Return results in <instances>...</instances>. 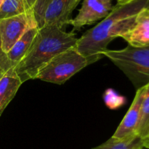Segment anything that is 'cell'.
I'll return each instance as SVG.
<instances>
[{"label":"cell","instance_id":"6da1fadb","mask_svg":"<svg viewBox=\"0 0 149 149\" xmlns=\"http://www.w3.org/2000/svg\"><path fill=\"white\" fill-rule=\"evenodd\" d=\"M149 7V0H134L118 4L95 27L78 39L76 49L87 58L90 64L101 59L109 44L129 31L135 25L138 13Z\"/></svg>","mask_w":149,"mask_h":149},{"label":"cell","instance_id":"7a4b0ae2","mask_svg":"<svg viewBox=\"0 0 149 149\" xmlns=\"http://www.w3.org/2000/svg\"><path fill=\"white\" fill-rule=\"evenodd\" d=\"M77 40L74 32H66L57 26L39 28L30 49L14 72L23 83L35 79L39 71L58 54L76 47Z\"/></svg>","mask_w":149,"mask_h":149},{"label":"cell","instance_id":"3957f363","mask_svg":"<svg viewBox=\"0 0 149 149\" xmlns=\"http://www.w3.org/2000/svg\"><path fill=\"white\" fill-rule=\"evenodd\" d=\"M102 55L123 71L137 90L149 82V46L133 47L128 45L119 50L108 49Z\"/></svg>","mask_w":149,"mask_h":149},{"label":"cell","instance_id":"277c9868","mask_svg":"<svg viewBox=\"0 0 149 149\" xmlns=\"http://www.w3.org/2000/svg\"><path fill=\"white\" fill-rule=\"evenodd\" d=\"M88 65H90L88 59L80 54L76 47H73L51 60L39 71L35 79L63 84Z\"/></svg>","mask_w":149,"mask_h":149},{"label":"cell","instance_id":"5b68a950","mask_svg":"<svg viewBox=\"0 0 149 149\" xmlns=\"http://www.w3.org/2000/svg\"><path fill=\"white\" fill-rule=\"evenodd\" d=\"M79 3L76 0H35L33 10L38 27L69 24L71 13Z\"/></svg>","mask_w":149,"mask_h":149},{"label":"cell","instance_id":"8992f818","mask_svg":"<svg viewBox=\"0 0 149 149\" xmlns=\"http://www.w3.org/2000/svg\"><path fill=\"white\" fill-rule=\"evenodd\" d=\"M38 27L33 10L0 20L1 48L5 53L29 29Z\"/></svg>","mask_w":149,"mask_h":149},{"label":"cell","instance_id":"52a82bcc","mask_svg":"<svg viewBox=\"0 0 149 149\" xmlns=\"http://www.w3.org/2000/svg\"><path fill=\"white\" fill-rule=\"evenodd\" d=\"M111 0H83L79 13L69 24L74 31H79L83 26L91 25L104 19L113 9Z\"/></svg>","mask_w":149,"mask_h":149},{"label":"cell","instance_id":"ba28073f","mask_svg":"<svg viewBox=\"0 0 149 149\" xmlns=\"http://www.w3.org/2000/svg\"><path fill=\"white\" fill-rule=\"evenodd\" d=\"M147 84L137 90L130 108L112 137L123 139L132 135H137L136 130L140 120L141 104L145 95Z\"/></svg>","mask_w":149,"mask_h":149},{"label":"cell","instance_id":"9c48e42d","mask_svg":"<svg viewBox=\"0 0 149 149\" xmlns=\"http://www.w3.org/2000/svg\"><path fill=\"white\" fill-rule=\"evenodd\" d=\"M121 37L133 47L149 46V7L138 13L133 27Z\"/></svg>","mask_w":149,"mask_h":149},{"label":"cell","instance_id":"30bf717a","mask_svg":"<svg viewBox=\"0 0 149 149\" xmlns=\"http://www.w3.org/2000/svg\"><path fill=\"white\" fill-rule=\"evenodd\" d=\"M22 84L16 74H5L0 79V115L13 100Z\"/></svg>","mask_w":149,"mask_h":149},{"label":"cell","instance_id":"8fae6325","mask_svg":"<svg viewBox=\"0 0 149 149\" xmlns=\"http://www.w3.org/2000/svg\"><path fill=\"white\" fill-rule=\"evenodd\" d=\"M38 30L39 27L33 28L27 31L7 53L10 61L14 63L15 66L26 56V53L33 43Z\"/></svg>","mask_w":149,"mask_h":149},{"label":"cell","instance_id":"7c38bea8","mask_svg":"<svg viewBox=\"0 0 149 149\" xmlns=\"http://www.w3.org/2000/svg\"><path fill=\"white\" fill-rule=\"evenodd\" d=\"M141 146L142 141L138 135H132L123 139L111 137L105 143L92 149H136Z\"/></svg>","mask_w":149,"mask_h":149},{"label":"cell","instance_id":"4fadbf2b","mask_svg":"<svg viewBox=\"0 0 149 149\" xmlns=\"http://www.w3.org/2000/svg\"><path fill=\"white\" fill-rule=\"evenodd\" d=\"M136 135L141 139L149 135V82L146 86L145 95L143 100L140 113V120Z\"/></svg>","mask_w":149,"mask_h":149},{"label":"cell","instance_id":"5bb4252c","mask_svg":"<svg viewBox=\"0 0 149 149\" xmlns=\"http://www.w3.org/2000/svg\"><path fill=\"white\" fill-rule=\"evenodd\" d=\"M33 10L19 0H4L0 7V20Z\"/></svg>","mask_w":149,"mask_h":149},{"label":"cell","instance_id":"9a60e30c","mask_svg":"<svg viewBox=\"0 0 149 149\" xmlns=\"http://www.w3.org/2000/svg\"><path fill=\"white\" fill-rule=\"evenodd\" d=\"M15 67V65L10 61L7 53L3 51L1 48V39H0V68L3 70L6 74H15L14 72Z\"/></svg>","mask_w":149,"mask_h":149},{"label":"cell","instance_id":"2e32d148","mask_svg":"<svg viewBox=\"0 0 149 149\" xmlns=\"http://www.w3.org/2000/svg\"><path fill=\"white\" fill-rule=\"evenodd\" d=\"M141 141H142L143 147L149 149V136H147L141 139Z\"/></svg>","mask_w":149,"mask_h":149},{"label":"cell","instance_id":"e0dca14e","mask_svg":"<svg viewBox=\"0 0 149 149\" xmlns=\"http://www.w3.org/2000/svg\"><path fill=\"white\" fill-rule=\"evenodd\" d=\"M25 1H26V2L27 3L28 5H29L31 8L33 9V4H34L35 3V0H25Z\"/></svg>","mask_w":149,"mask_h":149},{"label":"cell","instance_id":"ac0fdd59","mask_svg":"<svg viewBox=\"0 0 149 149\" xmlns=\"http://www.w3.org/2000/svg\"><path fill=\"white\" fill-rule=\"evenodd\" d=\"M116 1H117L118 4H125L132 1H134V0H116Z\"/></svg>","mask_w":149,"mask_h":149},{"label":"cell","instance_id":"d6986e66","mask_svg":"<svg viewBox=\"0 0 149 149\" xmlns=\"http://www.w3.org/2000/svg\"><path fill=\"white\" fill-rule=\"evenodd\" d=\"M5 74H6V73L4 72V71H3V70H1V68H0V79H1L3 77H4V75Z\"/></svg>","mask_w":149,"mask_h":149},{"label":"cell","instance_id":"ffe728a7","mask_svg":"<svg viewBox=\"0 0 149 149\" xmlns=\"http://www.w3.org/2000/svg\"><path fill=\"white\" fill-rule=\"evenodd\" d=\"M19 1H21V2H22V3H23V4H26V6H28V7H29V8H31V7H29V5H28V4H27V3L26 2V1H25V0H19ZM32 10H33V9H32Z\"/></svg>","mask_w":149,"mask_h":149},{"label":"cell","instance_id":"44dd1931","mask_svg":"<svg viewBox=\"0 0 149 149\" xmlns=\"http://www.w3.org/2000/svg\"><path fill=\"white\" fill-rule=\"evenodd\" d=\"M136 149H143V147L142 146H139V147H138V148H137Z\"/></svg>","mask_w":149,"mask_h":149},{"label":"cell","instance_id":"7402d4cb","mask_svg":"<svg viewBox=\"0 0 149 149\" xmlns=\"http://www.w3.org/2000/svg\"><path fill=\"white\" fill-rule=\"evenodd\" d=\"M3 1H4V0H0V7H1V4L3 3Z\"/></svg>","mask_w":149,"mask_h":149},{"label":"cell","instance_id":"603a6c76","mask_svg":"<svg viewBox=\"0 0 149 149\" xmlns=\"http://www.w3.org/2000/svg\"><path fill=\"white\" fill-rule=\"evenodd\" d=\"M76 1H77V2H78V3H79V2H80V1H81V0H76Z\"/></svg>","mask_w":149,"mask_h":149},{"label":"cell","instance_id":"cb8c5ba5","mask_svg":"<svg viewBox=\"0 0 149 149\" xmlns=\"http://www.w3.org/2000/svg\"><path fill=\"white\" fill-rule=\"evenodd\" d=\"M148 136H149V135H148Z\"/></svg>","mask_w":149,"mask_h":149}]
</instances>
